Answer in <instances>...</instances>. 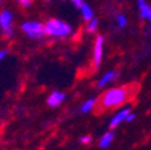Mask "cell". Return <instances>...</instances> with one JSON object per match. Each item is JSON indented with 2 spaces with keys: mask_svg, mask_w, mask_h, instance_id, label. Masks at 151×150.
<instances>
[{
  "mask_svg": "<svg viewBox=\"0 0 151 150\" xmlns=\"http://www.w3.org/2000/svg\"><path fill=\"white\" fill-rule=\"evenodd\" d=\"M132 96V90L129 87H115L107 90L99 100V107L102 110L116 108L124 105Z\"/></svg>",
  "mask_w": 151,
  "mask_h": 150,
  "instance_id": "cell-1",
  "label": "cell"
},
{
  "mask_svg": "<svg viewBox=\"0 0 151 150\" xmlns=\"http://www.w3.org/2000/svg\"><path fill=\"white\" fill-rule=\"evenodd\" d=\"M46 36L52 39H64L72 34V28L66 22L58 19V18H50L45 23Z\"/></svg>",
  "mask_w": 151,
  "mask_h": 150,
  "instance_id": "cell-2",
  "label": "cell"
},
{
  "mask_svg": "<svg viewBox=\"0 0 151 150\" xmlns=\"http://www.w3.org/2000/svg\"><path fill=\"white\" fill-rule=\"evenodd\" d=\"M14 16L10 9H1L0 10V34L3 39L11 40L14 36Z\"/></svg>",
  "mask_w": 151,
  "mask_h": 150,
  "instance_id": "cell-3",
  "label": "cell"
},
{
  "mask_svg": "<svg viewBox=\"0 0 151 150\" xmlns=\"http://www.w3.org/2000/svg\"><path fill=\"white\" fill-rule=\"evenodd\" d=\"M21 30L31 40H41L46 36L45 24L40 21H24L21 24Z\"/></svg>",
  "mask_w": 151,
  "mask_h": 150,
  "instance_id": "cell-4",
  "label": "cell"
},
{
  "mask_svg": "<svg viewBox=\"0 0 151 150\" xmlns=\"http://www.w3.org/2000/svg\"><path fill=\"white\" fill-rule=\"evenodd\" d=\"M103 43H104V37L97 36L95 45H93V53H92V64L96 69L100 67L102 58H103Z\"/></svg>",
  "mask_w": 151,
  "mask_h": 150,
  "instance_id": "cell-5",
  "label": "cell"
},
{
  "mask_svg": "<svg viewBox=\"0 0 151 150\" xmlns=\"http://www.w3.org/2000/svg\"><path fill=\"white\" fill-rule=\"evenodd\" d=\"M65 97H66V95H65L64 92L56 91V90H55V91L50 92L49 95H48V97H47V105H48L49 107H52V108L59 107V106L64 102Z\"/></svg>",
  "mask_w": 151,
  "mask_h": 150,
  "instance_id": "cell-6",
  "label": "cell"
},
{
  "mask_svg": "<svg viewBox=\"0 0 151 150\" xmlns=\"http://www.w3.org/2000/svg\"><path fill=\"white\" fill-rule=\"evenodd\" d=\"M131 113V108L129 107H126L124 109H121L120 112H118V113L111 118L110 123H109V127L110 128H115L116 126H119L122 121H126V118L127 115Z\"/></svg>",
  "mask_w": 151,
  "mask_h": 150,
  "instance_id": "cell-7",
  "label": "cell"
},
{
  "mask_svg": "<svg viewBox=\"0 0 151 150\" xmlns=\"http://www.w3.org/2000/svg\"><path fill=\"white\" fill-rule=\"evenodd\" d=\"M138 4V10H139V16L142 19L151 22V7L146 3V0H137Z\"/></svg>",
  "mask_w": 151,
  "mask_h": 150,
  "instance_id": "cell-8",
  "label": "cell"
},
{
  "mask_svg": "<svg viewBox=\"0 0 151 150\" xmlns=\"http://www.w3.org/2000/svg\"><path fill=\"white\" fill-rule=\"evenodd\" d=\"M118 77H119L118 72L114 71V70H110V71H108L107 73L103 74V77H102V78L99 81V83H97V87H99V88H103V87L108 85L109 83H113Z\"/></svg>",
  "mask_w": 151,
  "mask_h": 150,
  "instance_id": "cell-9",
  "label": "cell"
},
{
  "mask_svg": "<svg viewBox=\"0 0 151 150\" xmlns=\"http://www.w3.org/2000/svg\"><path fill=\"white\" fill-rule=\"evenodd\" d=\"M79 9H81V11H82V16H83V18H84V21L89 22V21H91L92 18H93V11H92V9H91L88 4L83 3Z\"/></svg>",
  "mask_w": 151,
  "mask_h": 150,
  "instance_id": "cell-10",
  "label": "cell"
},
{
  "mask_svg": "<svg viewBox=\"0 0 151 150\" xmlns=\"http://www.w3.org/2000/svg\"><path fill=\"white\" fill-rule=\"evenodd\" d=\"M113 139H114V132H107V133H104L102 136V138L100 139V148H102V149L108 148L111 144Z\"/></svg>",
  "mask_w": 151,
  "mask_h": 150,
  "instance_id": "cell-11",
  "label": "cell"
},
{
  "mask_svg": "<svg viewBox=\"0 0 151 150\" xmlns=\"http://www.w3.org/2000/svg\"><path fill=\"white\" fill-rule=\"evenodd\" d=\"M96 105H97V100L96 99H89L88 101H85L82 105L81 112H82V113H89V112H91L93 108H95Z\"/></svg>",
  "mask_w": 151,
  "mask_h": 150,
  "instance_id": "cell-12",
  "label": "cell"
},
{
  "mask_svg": "<svg viewBox=\"0 0 151 150\" xmlns=\"http://www.w3.org/2000/svg\"><path fill=\"white\" fill-rule=\"evenodd\" d=\"M99 28V19H96V18H92L91 21H89L88 23V27H86V30L89 32H95Z\"/></svg>",
  "mask_w": 151,
  "mask_h": 150,
  "instance_id": "cell-13",
  "label": "cell"
},
{
  "mask_svg": "<svg viewBox=\"0 0 151 150\" xmlns=\"http://www.w3.org/2000/svg\"><path fill=\"white\" fill-rule=\"evenodd\" d=\"M116 25L119 29H124L126 25H127V19L124 14H119L116 17Z\"/></svg>",
  "mask_w": 151,
  "mask_h": 150,
  "instance_id": "cell-14",
  "label": "cell"
},
{
  "mask_svg": "<svg viewBox=\"0 0 151 150\" xmlns=\"http://www.w3.org/2000/svg\"><path fill=\"white\" fill-rule=\"evenodd\" d=\"M14 1H17L19 4V6H22L23 9H28L32 4V0H14Z\"/></svg>",
  "mask_w": 151,
  "mask_h": 150,
  "instance_id": "cell-15",
  "label": "cell"
},
{
  "mask_svg": "<svg viewBox=\"0 0 151 150\" xmlns=\"http://www.w3.org/2000/svg\"><path fill=\"white\" fill-rule=\"evenodd\" d=\"M9 53H10V50L7 49V48H4V49H0V63H1L7 55H9Z\"/></svg>",
  "mask_w": 151,
  "mask_h": 150,
  "instance_id": "cell-16",
  "label": "cell"
},
{
  "mask_svg": "<svg viewBox=\"0 0 151 150\" xmlns=\"http://www.w3.org/2000/svg\"><path fill=\"white\" fill-rule=\"evenodd\" d=\"M90 142H91V137L90 136H83L81 138V143H83V144H89Z\"/></svg>",
  "mask_w": 151,
  "mask_h": 150,
  "instance_id": "cell-17",
  "label": "cell"
},
{
  "mask_svg": "<svg viewBox=\"0 0 151 150\" xmlns=\"http://www.w3.org/2000/svg\"><path fill=\"white\" fill-rule=\"evenodd\" d=\"M71 1H72V4H74V6H77V7H81L82 4L84 3L83 0H71Z\"/></svg>",
  "mask_w": 151,
  "mask_h": 150,
  "instance_id": "cell-18",
  "label": "cell"
},
{
  "mask_svg": "<svg viewBox=\"0 0 151 150\" xmlns=\"http://www.w3.org/2000/svg\"><path fill=\"white\" fill-rule=\"evenodd\" d=\"M134 118H136V115H134L133 113H129V114L127 115V118H126V121H127V123H129V121H132V120H133Z\"/></svg>",
  "mask_w": 151,
  "mask_h": 150,
  "instance_id": "cell-19",
  "label": "cell"
},
{
  "mask_svg": "<svg viewBox=\"0 0 151 150\" xmlns=\"http://www.w3.org/2000/svg\"><path fill=\"white\" fill-rule=\"evenodd\" d=\"M3 4H4V0H0V10L3 7Z\"/></svg>",
  "mask_w": 151,
  "mask_h": 150,
  "instance_id": "cell-20",
  "label": "cell"
}]
</instances>
